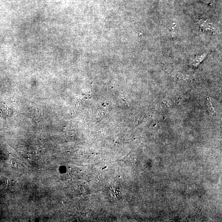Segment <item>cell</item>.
Listing matches in <instances>:
<instances>
[{
    "instance_id": "cell-5",
    "label": "cell",
    "mask_w": 222,
    "mask_h": 222,
    "mask_svg": "<svg viewBox=\"0 0 222 222\" xmlns=\"http://www.w3.org/2000/svg\"><path fill=\"white\" fill-rule=\"evenodd\" d=\"M207 105V106H208V108H209V110H210V112H211V113L214 114L215 112L214 109L213 108L211 102H210V101H208Z\"/></svg>"
},
{
    "instance_id": "cell-2",
    "label": "cell",
    "mask_w": 222,
    "mask_h": 222,
    "mask_svg": "<svg viewBox=\"0 0 222 222\" xmlns=\"http://www.w3.org/2000/svg\"><path fill=\"white\" fill-rule=\"evenodd\" d=\"M207 55V53H204L201 55L197 56V57H195L194 59H192L191 64L194 66L198 65L206 57Z\"/></svg>"
},
{
    "instance_id": "cell-1",
    "label": "cell",
    "mask_w": 222,
    "mask_h": 222,
    "mask_svg": "<svg viewBox=\"0 0 222 222\" xmlns=\"http://www.w3.org/2000/svg\"><path fill=\"white\" fill-rule=\"evenodd\" d=\"M198 24L203 31L212 33L216 30V27L214 24L208 19H201L198 20Z\"/></svg>"
},
{
    "instance_id": "cell-3",
    "label": "cell",
    "mask_w": 222,
    "mask_h": 222,
    "mask_svg": "<svg viewBox=\"0 0 222 222\" xmlns=\"http://www.w3.org/2000/svg\"><path fill=\"white\" fill-rule=\"evenodd\" d=\"M177 81H182V80H184L185 79V77L183 74H182L177 73L175 77Z\"/></svg>"
},
{
    "instance_id": "cell-6",
    "label": "cell",
    "mask_w": 222,
    "mask_h": 222,
    "mask_svg": "<svg viewBox=\"0 0 222 222\" xmlns=\"http://www.w3.org/2000/svg\"><path fill=\"white\" fill-rule=\"evenodd\" d=\"M200 1L205 3H209L210 2V1H211V0H200Z\"/></svg>"
},
{
    "instance_id": "cell-4",
    "label": "cell",
    "mask_w": 222,
    "mask_h": 222,
    "mask_svg": "<svg viewBox=\"0 0 222 222\" xmlns=\"http://www.w3.org/2000/svg\"><path fill=\"white\" fill-rule=\"evenodd\" d=\"M177 26L175 24V23H172L170 24V29L172 32H175L177 30Z\"/></svg>"
}]
</instances>
